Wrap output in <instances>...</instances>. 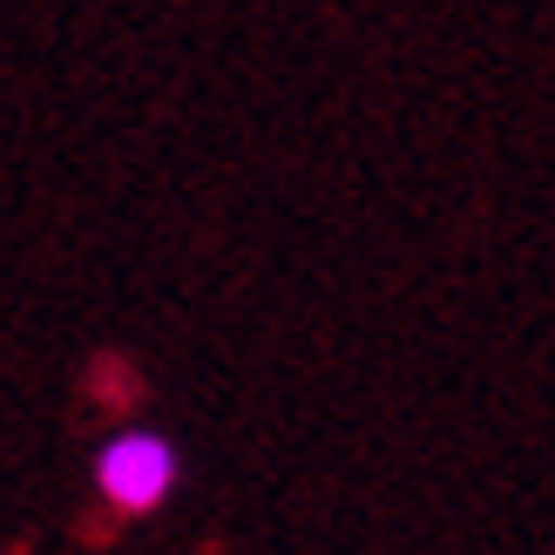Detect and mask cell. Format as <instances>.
<instances>
[{"mask_svg":"<svg viewBox=\"0 0 555 555\" xmlns=\"http://www.w3.org/2000/svg\"><path fill=\"white\" fill-rule=\"evenodd\" d=\"M95 488L116 515H156L177 488V448L150 427H129L95 454Z\"/></svg>","mask_w":555,"mask_h":555,"instance_id":"6da1fadb","label":"cell"}]
</instances>
